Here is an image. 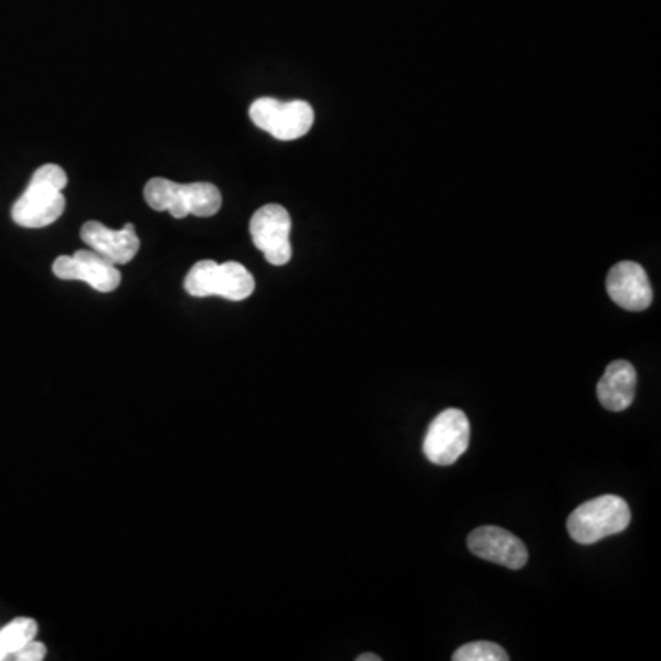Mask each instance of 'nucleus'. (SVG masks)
Here are the masks:
<instances>
[{"mask_svg": "<svg viewBox=\"0 0 661 661\" xmlns=\"http://www.w3.org/2000/svg\"><path fill=\"white\" fill-rule=\"evenodd\" d=\"M248 115L254 126L284 142L306 137L314 124V110L301 99L284 104L279 99L259 98L250 105Z\"/></svg>", "mask_w": 661, "mask_h": 661, "instance_id": "4", "label": "nucleus"}, {"mask_svg": "<svg viewBox=\"0 0 661 661\" xmlns=\"http://www.w3.org/2000/svg\"><path fill=\"white\" fill-rule=\"evenodd\" d=\"M454 661H509L508 652L492 641H472L452 654Z\"/></svg>", "mask_w": 661, "mask_h": 661, "instance_id": "14", "label": "nucleus"}, {"mask_svg": "<svg viewBox=\"0 0 661 661\" xmlns=\"http://www.w3.org/2000/svg\"><path fill=\"white\" fill-rule=\"evenodd\" d=\"M44 657H46V647L35 640L28 641L26 646L15 652V658L19 661H41L44 660Z\"/></svg>", "mask_w": 661, "mask_h": 661, "instance_id": "15", "label": "nucleus"}, {"mask_svg": "<svg viewBox=\"0 0 661 661\" xmlns=\"http://www.w3.org/2000/svg\"><path fill=\"white\" fill-rule=\"evenodd\" d=\"M68 177L57 164H44L11 209V220L22 228H44L65 214V190Z\"/></svg>", "mask_w": 661, "mask_h": 661, "instance_id": "1", "label": "nucleus"}, {"mask_svg": "<svg viewBox=\"0 0 661 661\" xmlns=\"http://www.w3.org/2000/svg\"><path fill=\"white\" fill-rule=\"evenodd\" d=\"M250 235L254 245L274 267H284L292 257L290 215L279 204H267L252 215Z\"/></svg>", "mask_w": 661, "mask_h": 661, "instance_id": "6", "label": "nucleus"}, {"mask_svg": "<svg viewBox=\"0 0 661 661\" xmlns=\"http://www.w3.org/2000/svg\"><path fill=\"white\" fill-rule=\"evenodd\" d=\"M256 289V279L241 263H195L184 279V290L193 298L221 296L224 300L243 301Z\"/></svg>", "mask_w": 661, "mask_h": 661, "instance_id": "2", "label": "nucleus"}, {"mask_svg": "<svg viewBox=\"0 0 661 661\" xmlns=\"http://www.w3.org/2000/svg\"><path fill=\"white\" fill-rule=\"evenodd\" d=\"M469 441V419L458 408H448L430 423L423 452L434 465H452L467 452Z\"/></svg>", "mask_w": 661, "mask_h": 661, "instance_id": "5", "label": "nucleus"}, {"mask_svg": "<svg viewBox=\"0 0 661 661\" xmlns=\"http://www.w3.org/2000/svg\"><path fill=\"white\" fill-rule=\"evenodd\" d=\"M630 524V509L623 498L616 494L594 498L580 503L569 514L568 533L579 544H596L607 536L623 533Z\"/></svg>", "mask_w": 661, "mask_h": 661, "instance_id": "3", "label": "nucleus"}, {"mask_svg": "<svg viewBox=\"0 0 661 661\" xmlns=\"http://www.w3.org/2000/svg\"><path fill=\"white\" fill-rule=\"evenodd\" d=\"M638 375L630 362L614 361L608 364L601 381L597 384V397L610 412L627 411L636 397Z\"/></svg>", "mask_w": 661, "mask_h": 661, "instance_id": "11", "label": "nucleus"}, {"mask_svg": "<svg viewBox=\"0 0 661 661\" xmlns=\"http://www.w3.org/2000/svg\"><path fill=\"white\" fill-rule=\"evenodd\" d=\"M55 276L65 281H85L98 292H113L121 284L118 265L98 252L77 250L74 256H60L52 265Z\"/></svg>", "mask_w": 661, "mask_h": 661, "instance_id": "7", "label": "nucleus"}, {"mask_svg": "<svg viewBox=\"0 0 661 661\" xmlns=\"http://www.w3.org/2000/svg\"><path fill=\"white\" fill-rule=\"evenodd\" d=\"M82 239L115 265H127L140 250V239L131 223L121 230H109L98 221H88L83 224Z\"/></svg>", "mask_w": 661, "mask_h": 661, "instance_id": "10", "label": "nucleus"}, {"mask_svg": "<svg viewBox=\"0 0 661 661\" xmlns=\"http://www.w3.org/2000/svg\"><path fill=\"white\" fill-rule=\"evenodd\" d=\"M38 623L30 618L13 619L0 630V647L6 654H15L28 641L35 640Z\"/></svg>", "mask_w": 661, "mask_h": 661, "instance_id": "13", "label": "nucleus"}, {"mask_svg": "<svg viewBox=\"0 0 661 661\" xmlns=\"http://www.w3.org/2000/svg\"><path fill=\"white\" fill-rule=\"evenodd\" d=\"M607 292L627 311H646L652 303V287L646 268L635 262H621L608 273Z\"/></svg>", "mask_w": 661, "mask_h": 661, "instance_id": "9", "label": "nucleus"}, {"mask_svg": "<svg viewBox=\"0 0 661 661\" xmlns=\"http://www.w3.org/2000/svg\"><path fill=\"white\" fill-rule=\"evenodd\" d=\"M467 546L476 557L500 564L509 569L524 568L527 563V547L524 542L513 533H509L502 527H494V525H486V527L472 531Z\"/></svg>", "mask_w": 661, "mask_h": 661, "instance_id": "8", "label": "nucleus"}, {"mask_svg": "<svg viewBox=\"0 0 661 661\" xmlns=\"http://www.w3.org/2000/svg\"><path fill=\"white\" fill-rule=\"evenodd\" d=\"M356 661H381V657L367 652V654H361V657L356 658Z\"/></svg>", "mask_w": 661, "mask_h": 661, "instance_id": "16", "label": "nucleus"}, {"mask_svg": "<svg viewBox=\"0 0 661 661\" xmlns=\"http://www.w3.org/2000/svg\"><path fill=\"white\" fill-rule=\"evenodd\" d=\"M143 199L154 212H170L175 220L192 215L193 184H177L154 177L143 188Z\"/></svg>", "mask_w": 661, "mask_h": 661, "instance_id": "12", "label": "nucleus"}, {"mask_svg": "<svg viewBox=\"0 0 661 661\" xmlns=\"http://www.w3.org/2000/svg\"><path fill=\"white\" fill-rule=\"evenodd\" d=\"M6 658H8V654H6V652L2 651V647H0V660H6Z\"/></svg>", "mask_w": 661, "mask_h": 661, "instance_id": "17", "label": "nucleus"}]
</instances>
